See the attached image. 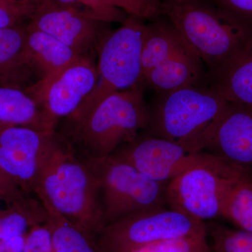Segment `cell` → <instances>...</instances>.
<instances>
[{"label": "cell", "instance_id": "cell-1", "mask_svg": "<svg viewBox=\"0 0 252 252\" xmlns=\"http://www.w3.org/2000/svg\"><path fill=\"white\" fill-rule=\"evenodd\" d=\"M59 134L43 162L34 193L97 238L105 226L99 182Z\"/></svg>", "mask_w": 252, "mask_h": 252}, {"label": "cell", "instance_id": "cell-2", "mask_svg": "<svg viewBox=\"0 0 252 252\" xmlns=\"http://www.w3.org/2000/svg\"><path fill=\"white\" fill-rule=\"evenodd\" d=\"M142 89V84L114 93L93 108L71 114L66 134L60 135L85 157H109L148 127L150 109Z\"/></svg>", "mask_w": 252, "mask_h": 252}, {"label": "cell", "instance_id": "cell-3", "mask_svg": "<svg viewBox=\"0 0 252 252\" xmlns=\"http://www.w3.org/2000/svg\"><path fill=\"white\" fill-rule=\"evenodd\" d=\"M162 14L202 60L209 81L252 39L251 28L205 0H162Z\"/></svg>", "mask_w": 252, "mask_h": 252}, {"label": "cell", "instance_id": "cell-4", "mask_svg": "<svg viewBox=\"0 0 252 252\" xmlns=\"http://www.w3.org/2000/svg\"><path fill=\"white\" fill-rule=\"evenodd\" d=\"M150 110L147 133L202 152L229 102L211 86L160 94Z\"/></svg>", "mask_w": 252, "mask_h": 252}, {"label": "cell", "instance_id": "cell-5", "mask_svg": "<svg viewBox=\"0 0 252 252\" xmlns=\"http://www.w3.org/2000/svg\"><path fill=\"white\" fill-rule=\"evenodd\" d=\"M84 160L98 181L105 225L135 214L166 208L168 182L151 180L112 156Z\"/></svg>", "mask_w": 252, "mask_h": 252}, {"label": "cell", "instance_id": "cell-6", "mask_svg": "<svg viewBox=\"0 0 252 252\" xmlns=\"http://www.w3.org/2000/svg\"><path fill=\"white\" fill-rule=\"evenodd\" d=\"M146 32L142 20L130 16L119 29L109 32L97 51V85L72 114L86 112L114 93L144 84L142 53Z\"/></svg>", "mask_w": 252, "mask_h": 252}, {"label": "cell", "instance_id": "cell-7", "mask_svg": "<svg viewBox=\"0 0 252 252\" xmlns=\"http://www.w3.org/2000/svg\"><path fill=\"white\" fill-rule=\"evenodd\" d=\"M207 233V225L203 220L163 208L135 214L109 223L97 240L102 252H127L158 242Z\"/></svg>", "mask_w": 252, "mask_h": 252}, {"label": "cell", "instance_id": "cell-8", "mask_svg": "<svg viewBox=\"0 0 252 252\" xmlns=\"http://www.w3.org/2000/svg\"><path fill=\"white\" fill-rule=\"evenodd\" d=\"M240 172L219 158L192 167L167 184V205L204 222L221 217L225 189Z\"/></svg>", "mask_w": 252, "mask_h": 252}, {"label": "cell", "instance_id": "cell-9", "mask_svg": "<svg viewBox=\"0 0 252 252\" xmlns=\"http://www.w3.org/2000/svg\"><path fill=\"white\" fill-rule=\"evenodd\" d=\"M151 180L169 182L192 168L218 158L206 152H195L172 141L146 133L124 144L112 154Z\"/></svg>", "mask_w": 252, "mask_h": 252}, {"label": "cell", "instance_id": "cell-10", "mask_svg": "<svg viewBox=\"0 0 252 252\" xmlns=\"http://www.w3.org/2000/svg\"><path fill=\"white\" fill-rule=\"evenodd\" d=\"M58 137L56 131L0 127V170L23 192L34 193L43 162Z\"/></svg>", "mask_w": 252, "mask_h": 252}, {"label": "cell", "instance_id": "cell-11", "mask_svg": "<svg viewBox=\"0 0 252 252\" xmlns=\"http://www.w3.org/2000/svg\"><path fill=\"white\" fill-rule=\"evenodd\" d=\"M98 80L94 56H81L44 84L25 89L55 120L67 117L90 95Z\"/></svg>", "mask_w": 252, "mask_h": 252}, {"label": "cell", "instance_id": "cell-12", "mask_svg": "<svg viewBox=\"0 0 252 252\" xmlns=\"http://www.w3.org/2000/svg\"><path fill=\"white\" fill-rule=\"evenodd\" d=\"M28 23L54 36L81 56L97 55L111 31L106 26L107 23L60 6L52 0L36 6Z\"/></svg>", "mask_w": 252, "mask_h": 252}, {"label": "cell", "instance_id": "cell-13", "mask_svg": "<svg viewBox=\"0 0 252 252\" xmlns=\"http://www.w3.org/2000/svg\"><path fill=\"white\" fill-rule=\"evenodd\" d=\"M203 151L252 175V109L230 103Z\"/></svg>", "mask_w": 252, "mask_h": 252}, {"label": "cell", "instance_id": "cell-14", "mask_svg": "<svg viewBox=\"0 0 252 252\" xmlns=\"http://www.w3.org/2000/svg\"><path fill=\"white\" fill-rule=\"evenodd\" d=\"M25 53L38 81L44 84L56 77L81 56L45 32L26 26Z\"/></svg>", "mask_w": 252, "mask_h": 252}, {"label": "cell", "instance_id": "cell-15", "mask_svg": "<svg viewBox=\"0 0 252 252\" xmlns=\"http://www.w3.org/2000/svg\"><path fill=\"white\" fill-rule=\"evenodd\" d=\"M204 66L202 60L188 44L149 71L143 83L159 94L189 86H202L207 78Z\"/></svg>", "mask_w": 252, "mask_h": 252}, {"label": "cell", "instance_id": "cell-16", "mask_svg": "<svg viewBox=\"0 0 252 252\" xmlns=\"http://www.w3.org/2000/svg\"><path fill=\"white\" fill-rule=\"evenodd\" d=\"M57 123L25 89L0 86V127L54 132Z\"/></svg>", "mask_w": 252, "mask_h": 252}, {"label": "cell", "instance_id": "cell-17", "mask_svg": "<svg viewBox=\"0 0 252 252\" xmlns=\"http://www.w3.org/2000/svg\"><path fill=\"white\" fill-rule=\"evenodd\" d=\"M27 23L0 29V86L26 89L38 81L25 53Z\"/></svg>", "mask_w": 252, "mask_h": 252}, {"label": "cell", "instance_id": "cell-18", "mask_svg": "<svg viewBox=\"0 0 252 252\" xmlns=\"http://www.w3.org/2000/svg\"><path fill=\"white\" fill-rule=\"evenodd\" d=\"M210 81L229 103L252 109V39Z\"/></svg>", "mask_w": 252, "mask_h": 252}, {"label": "cell", "instance_id": "cell-19", "mask_svg": "<svg viewBox=\"0 0 252 252\" xmlns=\"http://www.w3.org/2000/svg\"><path fill=\"white\" fill-rule=\"evenodd\" d=\"M38 198L45 210V223L51 230L54 252H102L97 238L89 230L67 220L45 199Z\"/></svg>", "mask_w": 252, "mask_h": 252}, {"label": "cell", "instance_id": "cell-20", "mask_svg": "<svg viewBox=\"0 0 252 252\" xmlns=\"http://www.w3.org/2000/svg\"><path fill=\"white\" fill-rule=\"evenodd\" d=\"M188 45L171 23L147 26L142 53V80L149 71Z\"/></svg>", "mask_w": 252, "mask_h": 252}, {"label": "cell", "instance_id": "cell-21", "mask_svg": "<svg viewBox=\"0 0 252 252\" xmlns=\"http://www.w3.org/2000/svg\"><path fill=\"white\" fill-rule=\"evenodd\" d=\"M221 217L238 229L252 233V175L240 172L230 181L223 195Z\"/></svg>", "mask_w": 252, "mask_h": 252}, {"label": "cell", "instance_id": "cell-22", "mask_svg": "<svg viewBox=\"0 0 252 252\" xmlns=\"http://www.w3.org/2000/svg\"><path fill=\"white\" fill-rule=\"evenodd\" d=\"M207 235L213 242L216 252H252V233L233 229L211 220L206 223Z\"/></svg>", "mask_w": 252, "mask_h": 252}, {"label": "cell", "instance_id": "cell-23", "mask_svg": "<svg viewBox=\"0 0 252 252\" xmlns=\"http://www.w3.org/2000/svg\"><path fill=\"white\" fill-rule=\"evenodd\" d=\"M207 234L183 237L158 242L127 252H212Z\"/></svg>", "mask_w": 252, "mask_h": 252}, {"label": "cell", "instance_id": "cell-24", "mask_svg": "<svg viewBox=\"0 0 252 252\" xmlns=\"http://www.w3.org/2000/svg\"><path fill=\"white\" fill-rule=\"evenodd\" d=\"M139 19L153 20L162 14V0H102Z\"/></svg>", "mask_w": 252, "mask_h": 252}, {"label": "cell", "instance_id": "cell-25", "mask_svg": "<svg viewBox=\"0 0 252 252\" xmlns=\"http://www.w3.org/2000/svg\"><path fill=\"white\" fill-rule=\"evenodd\" d=\"M33 11L34 9L31 6L0 0V29L29 21Z\"/></svg>", "mask_w": 252, "mask_h": 252}, {"label": "cell", "instance_id": "cell-26", "mask_svg": "<svg viewBox=\"0 0 252 252\" xmlns=\"http://www.w3.org/2000/svg\"><path fill=\"white\" fill-rule=\"evenodd\" d=\"M23 252H54L49 225L45 223L31 228L26 236Z\"/></svg>", "mask_w": 252, "mask_h": 252}, {"label": "cell", "instance_id": "cell-27", "mask_svg": "<svg viewBox=\"0 0 252 252\" xmlns=\"http://www.w3.org/2000/svg\"><path fill=\"white\" fill-rule=\"evenodd\" d=\"M212 3L252 29V0H212Z\"/></svg>", "mask_w": 252, "mask_h": 252}, {"label": "cell", "instance_id": "cell-28", "mask_svg": "<svg viewBox=\"0 0 252 252\" xmlns=\"http://www.w3.org/2000/svg\"><path fill=\"white\" fill-rule=\"evenodd\" d=\"M26 237H15L9 240H0V252H23Z\"/></svg>", "mask_w": 252, "mask_h": 252}, {"label": "cell", "instance_id": "cell-29", "mask_svg": "<svg viewBox=\"0 0 252 252\" xmlns=\"http://www.w3.org/2000/svg\"><path fill=\"white\" fill-rule=\"evenodd\" d=\"M49 0H28V3L32 6L34 9H35L36 6H39V5L42 4L43 3H45Z\"/></svg>", "mask_w": 252, "mask_h": 252}, {"label": "cell", "instance_id": "cell-30", "mask_svg": "<svg viewBox=\"0 0 252 252\" xmlns=\"http://www.w3.org/2000/svg\"><path fill=\"white\" fill-rule=\"evenodd\" d=\"M5 1H8V2L13 3V4H20V5H27V6H31V4L28 3V0H5ZM34 9V8H33Z\"/></svg>", "mask_w": 252, "mask_h": 252}, {"label": "cell", "instance_id": "cell-31", "mask_svg": "<svg viewBox=\"0 0 252 252\" xmlns=\"http://www.w3.org/2000/svg\"><path fill=\"white\" fill-rule=\"evenodd\" d=\"M212 252H216L214 251V250H212Z\"/></svg>", "mask_w": 252, "mask_h": 252}]
</instances>
